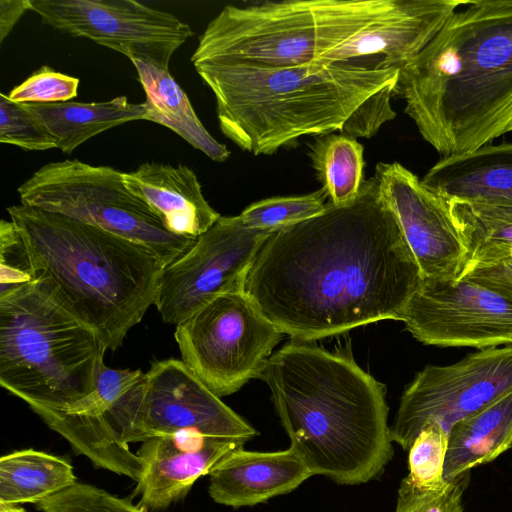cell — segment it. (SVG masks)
Here are the masks:
<instances>
[{
    "label": "cell",
    "mask_w": 512,
    "mask_h": 512,
    "mask_svg": "<svg viewBox=\"0 0 512 512\" xmlns=\"http://www.w3.org/2000/svg\"><path fill=\"white\" fill-rule=\"evenodd\" d=\"M421 280L417 261L376 176L356 198L326 203L273 232L243 291L293 341L313 342L381 320H400Z\"/></svg>",
    "instance_id": "1"
},
{
    "label": "cell",
    "mask_w": 512,
    "mask_h": 512,
    "mask_svg": "<svg viewBox=\"0 0 512 512\" xmlns=\"http://www.w3.org/2000/svg\"><path fill=\"white\" fill-rule=\"evenodd\" d=\"M393 97L442 157L512 132V0H465L399 69Z\"/></svg>",
    "instance_id": "2"
},
{
    "label": "cell",
    "mask_w": 512,
    "mask_h": 512,
    "mask_svg": "<svg viewBox=\"0 0 512 512\" xmlns=\"http://www.w3.org/2000/svg\"><path fill=\"white\" fill-rule=\"evenodd\" d=\"M290 341L272 354L261 379L271 390L290 449L312 475L366 483L392 457L385 386L348 353Z\"/></svg>",
    "instance_id": "3"
},
{
    "label": "cell",
    "mask_w": 512,
    "mask_h": 512,
    "mask_svg": "<svg viewBox=\"0 0 512 512\" xmlns=\"http://www.w3.org/2000/svg\"><path fill=\"white\" fill-rule=\"evenodd\" d=\"M211 89L221 132L241 150L272 155L303 136L342 131L368 98L396 83L399 69L347 62L274 67L194 62Z\"/></svg>",
    "instance_id": "4"
},
{
    "label": "cell",
    "mask_w": 512,
    "mask_h": 512,
    "mask_svg": "<svg viewBox=\"0 0 512 512\" xmlns=\"http://www.w3.org/2000/svg\"><path fill=\"white\" fill-rule=\"evenodd\" d=\"M37 277L56 300L115 350L154 305L165 268L148 248L65 215L7 208Z\"/></svg>",
    "instance_id": "5"
},
{
    "label": "cell",
    "mask_w": 512,
    "mask_h": 512,
    "mask_svg": "<svg viewBox=\"0 0 512 512\" xmlns=\"http://www.w3.org/2000/svg\"><path fill=\"white\" fill-rule=\"evenodd\" d=\"M106 350L42 278L0 293V385L32 411L90 394Z\"/></svg>",
    "instance_id": "6"
},
{
    "label": "cell",
    "mask_w": 512,
    "mask_h": 512,
    "mask_svg": "<svg viewBox=\"0 0 512 512\" xmlns=\"http://www.w3.org/2000/svg\"><path fill=\"white\" fill-rule=\"evenodd\" d=\"M396 4L397 0H284L227 5L208 23L191 62L310 64L385 17Z\"/></svg>",
    "instance_id": "7"
},
{
    "label": "cell",
    "mask_w": 512,
    "mask_h": 512,
    "mask_svg": "<svg viewBox=\"0 0 512 512\" xmlns=\"http://www.w3.org/2000/svg\"><path fill=\"white\" fill-rule=\"evenodd\" d=\"M21 204L68 216L136 242L168 265L197 238L170 232L134 195L123 172L79 160L48 163L17 189Z\"/></svg>",
    "instance_id": "8"
},
{
    "label": "cell",
    "mask_w": 512,
    "mask_h": 512,
    "mask_svg": "<svg viewBox=\"0 0 512 512\" xmlns=\"http://www.w3.org/2000/svg\"><path fill=\"white\" fill-rule=\"evenodd\" d=\"M283 333L244 291L220 295L176 325L181 360L216 396L261 378Z\"/></svg>",
    "instance_id": "9"
},
{
    "label": "cell",
    "mask_w": 512,
    "mask_h": 512,
    "mask_svg": "<svg viewBox=\"0 0 512 512\" xmlns=\"http://www.w3.org/2000/svg\"><path fill=\"white\" fill-rule=\"evenodd\" d=\"M401 321L425 345H512V283L480 273L421 278Z\"/></svg>",
    "instance_id": "10"
},
{
    "label": "cell",
    "mask_w": 512,
    "mask_h": 512,
    "mask_svg": "<svg viewBox=\"0 0 512 512\" xmlns=\"http://www.w3.org/2000/svg\"><path fill=\"white\" fill-rule=\"evenodd\" d=\"M512 391V345L468 354L448 365H427L401 396L389 427L390 439L409 450L423 428L436 424L446 432Z\"/></svg>",
    "instance_id": "11"
},
{
    "label": "cell",
    "mask_w": 512,
    "mask_h": 512,
    "mask_svg": "<svg viewBox=\"0 0 512 512\" xmlns=\"http://www.w3.org/2000/svg\"><path fill=\"white\" fill-rule=\"evenodd\" d=\"M144 382L141 370L113 369L103 363L90 394L33 412L96 467L137 482L142 464L129 444Z\"/></svg>",
    "instance_id": "12"
},
{
    "label": "cell",
    "mask_w": 512,
    "mask_h": 512,
    "mask_svg": "<svg viewBox=\"0 0 512 512\" xmlns=\"http://www.w3.org/2000/svg\"><path fill=\"white\" fill-rule=\"evenodd\" d=\"M272 233L245 226L239 215L220 216L165 266L154 303L162 320L178 325L216 297L243 291L254 258Z\"/></svg>",
    "instance_id": "13"
},
{
    "label": "cell",
    "mask_w": 512,
    "mask_h": 512,
    "mask_svg": "<svg viewBox=\"0 0 512 512\" xmlns=\"http://www.w3.org/2000/svg\"><path fill=\"white\" fill-rule=\"evenodd\" d=\"M29 8L59 32L164 70L194 34L175 15L133 0H29Z\"/></svg>",
    "instance_id": "14"
},
{
    "label": "cell",
    "mask_w": 512,
    "mask_h": 512,
    "mask_svg": "<svg viewBox=\"0 0 512 512\" xmlns=\"http://www.w3.org/2000/svg\"><path fill=\"white\" fill-rule=\"evenodd\" d=\"M179 432L200 433L243 445L257 435L182 360L158 361L145 373L131 443Z\"/></svg>",
    "instance_id": "15"
},
{
    "label": "cell",
    "mask_w": 512,
    "mask_h": 512,
    "mask_svg": "<svg viewBox=\"0 0 512 512\" xmlns=\"http://www.w3.org/2000/svg\"><path fill=\"white\" fill-rule=\"evenodd\" d=\"M374 175L417 261L421 278H457L466 248L444 200L400 163L380 162Z\"/></svg>",
    "instance_id": "16"
},
{
    "label": "cell",
    "mask_w": 512,
    "mask_h": 512,
    "mask_svg": "<svg viewBox=\"0 0 512 512\" xmlns=\"http://www.w3.org/2000/svg\"><path fill=\"white\" fill-rule=\"evenodd\" d=\"M465 0H397L385 17L313 63L347 62L372 69H400L415 58Z\"/></svg>",
    "instance_id": "17"
},
{
    "label": "cell",
    "mask_w": 512,
    "mask_h": 512,
    "mask_svg": "<svg viewBox=\"0 0 512 512\" xmlns=\"http://www.w3.org/2000/svg\"><path fill=\"white\" fill-rule=\"evenodd\" d=\"M235 441L195 432L151 437L137 451L142 473L135 494L145 511H161L182 500L198 478L230 452L243 448Z\"/></svg>",
    "instance_id": "18"
},
{
    "label": "cell",
    "mask_w": 512,
    "mask_h": 512,
    "mask_svg": "<svg viewBox=\"0 0 512 512\" xmlns=\"http://www.w3.org/2000/svg\"><path fill=\"white\" fill-rule=\"evenodd\" d=\"M208 492L218 504L253 506L295 490L312 476L290 448L277 452L236 449L209 472Z\"/></svg>",
    "instance_id": "19"
},
{
    "label": "cell",
    "mask_w": 512,
    "mask_h": 512,
    "mask_svg": "<svg viewBox=\"0 0 512 512\" xmlns=\"http://www.w3.org/2000/svg\"><path fill=\"white\" fill-rule=\"evenodd\" d=\"M123 181L173 234L197 238L221 216L205 199L194 171L185 165L143 163L123 173Z\"/></svg>",
    "instance_id": "20"
},
{
    "label": "cell",
    "mask_w": 512,
    "mask_h": 512,
    "mask_svg": "<svg viewBox=\"0 0 512 512\" xmlns=\"http://www.w3.org/2000/svg\"><path fill=\"white\" fill-rule=\"evenodd\" d=\"M421 181L442 199L512 206V143L442 157Z\"/></svg>",
    "instance_id": "21"
},
{
    "label": "cell",
    "mask_w": 512,
    "mask_h": 512,
    "mask_svg": "<svg viewBox=\"0 0 512 512\" xmlns=\"http://www.w3.org/2000/svg\"><path fill=\"white\" fill-rule=\"evenodd\" d=\"M512 447V391L456 422L448 432L444 480L489 463Z\"/></svg>",
    "instance_id": "22"
},
{
    "label": "cell",
    "mask_w": 512,
    "mask_h": 512,
    "mask_svg": "<svg viewBox=\"0 0 512 512\" xmlns=\"http://www.w3.org/2000/svg\"><path fill=\"white\" fill-rule=\"evenodd\" d=\"M131 62L146 95L145 120L174 131L211 160L226 161L230 151L206 130L186 93L171 76L169 70L136 59Z\"/></svg>",
    "instance_id": "23"
},
{
    "label": "cell",
    "mask_w": 512,
    "mask_h": 512,
    "mask_svg": "<svg viewBox=\"0 0 512 512\" xmlns=\"http://www.w3.org/2000/svg\"><path fill=\"white\" fill-rule=\"evenodd\" d=\"M27 107L53 135L57 148L72 153L88 139L133 120H145L144 103H131L125 96L105 102L32 103Z\"/></svg>",
    "instance_id": "24"
},
{
    "label": "cell",
    "mask_w": 512,
    "mask_h": 512,
    "mask_svg": "<svg viewBox=\"0 0 512 512\" xmlns=\"http://www.w3.org/2000/svg\"><path fill=\"white\" fill-rule=\"evenodd\" d=\"M443 200L466 248L458 277L496 266L512 256V206Z\"/></svg>",
    "instance_id": "25"
},
{
    "label": "cell",
    "mask_w": 512,
    "mask_h": 512,
    "mask_svg": "<svg viewBox=\"0 0 512 512\" xmlns=\"http://www.w3.org/2000/svg\"><path fill=\"white\" fill-rule=\"evenodd\" d=\"M76 480L73 466L61 457L34 449L14 451L0 459V502L34 504Z\"/></svg>",
    "instance_id": "26"
},
{
    "label": "cell",
    "mask_w": 512,
    "mask_h": 512,
    "mask_svg": "<svg viewBox=\"0 0 512 512\" xmlns=\"http://www.w3.org/2000/svg\"><path fill=\"white\" fill-rule=\"evenodd\" d=\"M315 177L328 194V202L353 201L364 182V147L356 138L329 133L307 143Z\"/></svg>",
    "instance_id": "27"
},
{
    "label": "cell",
    "mask_w": 512,
    "mask_h": 512,
    "mask_svg": "<svg viewBox=\"0 0 512 512\" xmlns=\"http://www.w3.org/2000/svg\"><path fill=\"white\" fill-rule=\"evenodd\" d=\"M327 199L322 187L300 196L271 197L250 204L239 217L249 228L275 232L322 213Z\"/></svg>",
    "instance_id": "28"
},
{
    "label": "cell",
    "mask_w": 512,
    "mask_h": 512,
    "mask_svg": "<svg viewBox=\"0 0 512 512\" xmlns=\"http://www.w3.org/2000/svg\"><path fill=\"white\" fill-rule=\"evenodd\" d=\"M447 448L448 432L436 424L423 428L408 450L409 474L405 478L420 488L443 485Z\"/></svg>",
    "instance_id": "29"
},
{
    "label": "cell",
    "mask_w": 512,
    "mask_h": 512,
    "mask_svg": "<svg viewBox=\"0 0 512 512\" xmlns=\"http://www.w3.org/2000/svg\"><path fill=\"white\" fill-rule=\"evenodd\" d=\"M0 142L29 151L57 148L48 128L26 104L0 94Z\"/></svg>",
    "instance_id": "30"
},
{
    "label": "cell",
    "mask_w": 512,
    "mask_h": 512,
    "mask_svg": "<svg viewBox=\"0 0 512 512\" xmlns=\"http://www.w3.org/2000/svg\"><path fill=\"white\" fill-rule=\"evenodd\" d=\"M34 505L42 512H146L127 498L79 482Z\"/></svg>",
    "instance_id": "31"
},
{
    "label": "cell",
    "mask_w": 512,
    "mask_h": 512,
    "mask_svg": "<svg viewBox=\"0 0 512 512\" xmlns=\"http://www.w3.org/2000/svg\"><path fill=\"white\" fill-rule=\"evenodd\" d=\"M470 473L436 488H420L404 478L398 490L395 512H463V493Z\"/></svg>",
    "instance_id": "32"
},
{
    "label": "cell",
    "mask_w": 512,
    "mask_h": 512,
    "mask_svg": "<svg viewBox=\"0 0 512 512\" xmlns=\"http://www.w3.org/2000/svg\"><path fill=\"white\" fill-rule=\"evenodd\" d=\"M0 293L36 280L29 250L12 221L0 223Z\"/></svg>",
    "instance_id": "33"
},
{
    "label": "cell",
    "mask_w": 512,
    "mask_h": 512,
    "mask_svg": "<svg viewBox=\"0 0 512 512\" xmlns=\"http://www.w3.org/2000/svg\"><path fill=\"white\" fill-rule=\"evenodd\" d=\"M79 79L42 66L7 94L14 102L22 104L58 103L75 98Z\"/></svg>",
    "instance_id": "34"
},
{
    "label": "cell",
    "mask_w": 512,
    "mask_h": 512,
    "mask_svg": "<svg viewBox=\"0 0 512 512\" xmlns=\"http://www.w3.org/2000/svg\"><path fill=\"white\" fill-rule=\"evenodd\" d=\"M396 83L390 84L363 102L348 118L342 133L353 138L374 136L381 126L396 117L391 106Z\"/></svg>",
    "instance_id": "35"
},
{
    "label": "cell",
    "mask_w": 512,
    "mask_h": 512,
    "mask_svg": "<svg viewBox=\"0 0 512 512\" xmlns=\"http://www.w3.org/2000/svg\"><path fill=\"white\" fill-rule=\"evenodd\" d=\"M30 10L29 0H0V43L10 34L21 16Z\"/></svg>",
    "instance_id": "36"
},
{
    "label": "cell",
    "mask_w": 512,
    "mask_h": 512,
    "mask_svg": "<svg viewBox=\"0 0 512 512\" xmlns=\"http://www.w3.org/2000/svg\"><path fill=\"white\" fill-rule=\"evenodd\" d=\"M470 273H480L490 276H496L512 283V256L507 261L501 264H498L490 268L474 270Z\"/></svg>",
    "instance_id": "37"
},
{
    "label": "cell",
    "mask_w": 512,
    "mask_h": 512,
    "mask_svg": "<svg viewBox=\"0 0 512 512\" xmlns=\"http://www.w3.org/2000/svg\"><path fill=\"white\" fill-rule=\"evenodd\" d=\"M0 512H26V511L16 504H8V503L0 502Z\"/></svg>",
    "instance_id": "38"
}]
</instances>
